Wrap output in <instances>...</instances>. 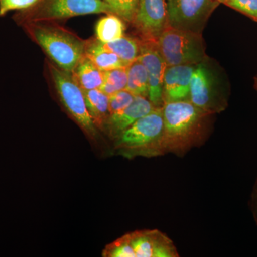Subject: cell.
Wrapping results in <instances>:
<instances>
[{
	"instance_id": "cell-21",
	"label": "cell",
	"mask_w": 257,
	"mask_h": 257,
	"mask_svg": "<svg viewBox=\"0 0 257 257\" xmlns=\"http://www.w3.org/2000/svg\"><path fill=\"white\" fill-rule=\"evenodd\" d=\"M109 5L114 15L123 20L133 23L140 0H103Z\"/></svg>"
},
{
	"instance_id": "cell-24",
	"label": "cell",
	"mask_w": 257,
	"mask_h": 257,
	"mask_svg": "<svg viewBox=\"0 0 257 257\" xmlns=\"http://www.w3.org/2000/svg\"><path fill=\"white\" fill-rule=\"evenodd\" d=\"M39 0H0V16L13 10H25L34 6Z\"/></svg>"
},
{
	"instance_id": "cell-26",
	"label": "cell",
	"mask_w": 257,
	"mask_h": 257,
	"mask_svg": "<svg viewBox=\"0 0 257 257\" xmlns=\"http://www.w3.org/2000/svg\"><path fill=\"white\" fill-rule=\"evenodd\" d=\"M254 89L257 91V75L254 77Z\"/></svg>"
},
{
	"instance_id": "cell-25",
	"label": "cell",
	"mask_w": 257,
	"mask_h": 257,
	"mask_svg": "<svg viewBox=\"0 0 257 257\" xmlns=\"http://www.w3.org/2000/svg\"><path fill=\"white\" fill-rule=\"evenodd\" d=\"M251 204L253 217L257 224V179L253 189Z\"/></svg>"
},
{
	"instance_id": "cell-17",
	"label": "cell",
	"mask_w": 257,
	"mask_h": 257,
	"mask_svg": "<svg viewBox=\"0 0 257 257\" xmlns=\"http://www.w3.org/2000/svg\"><path fill=\"white\" fill-rule=\"evenodd\" d=\"M101 45L128 64L138 60L141 52L142 41L124 35L114 41L101 43Z\"/></svg>"
},
{
	"instance_id": "cell-3",
	"label": "cell",
	"mask_w": 257,
	"mask_h": 257,
	"mask_svg": "<svg viewBox=\"0 0 257 257\" xmlns=\"http://www.w3.org/2000/svg\"><path fill=\"white\" fill-rule=\"evenodd\" d=\"M30 36L59 68L72 73L84 57L86 42L64 29L37 23H23Z\"/></svg>"
},
{
	"instance_id": "cell-9",
	"label": "cell",
	"mask_w": 257,
	"mask_h": 257,
	"mask_svg": "<svg viewBox=\"0 0 257 257\" xmlns=\"http://www.w3.org/2000/svg\"><path fill=\"white\" fill-rule=\"evenodd\" d=\"M168 25L178 30L202 34L217 0H166Z\"/></svg>"
},
{
	"instance_id": "cell-18",
	"label": "cell",
	"mask_w": 257,
	"mask_h": 257,
	"mask_svg": "<svg viewBox=\"0 0 257 257\" xmlns=\"http://www.w3.org/2000/svg\"><path fill=\"white\" fill-rule=\"evenodd\" d=\"M95 30L98 41L107 43L124 36L125 26L122 19L114 14H108L97 22Z\"/></svg>"
},
{
	"instance_id": "cell-20",
	"label": "cell",
	"mask_w": 257,
	"mask_h": 257,
	"mask_svg": "<svg viewBox=\"0 0 257 257\" xmlns=\"http://www.w3.org/2000/svg\"><path fill=\"white\" fill-rule=\"evenodd\" d=\"M126 68L127 67L104 72V82L99 89L101 92L109 96L123 89H126L127 84Z\"/></svg>"
},
{
	"instance_id": "cell-4",
	"label": "cell",
	"mask_w": 257,
	"mask_h": 257,
	"mask_svg": "<svg viewBox=\"0 0 257 257\" xmlns=\"http://www.w3.org/2000/svg\"><path fill=\"white\" fill-rule=\"evenodd\" d=\"M177 247L165 233L157 229H144L126 233L109 244L104 257H177Z\"/></svg>"
},
{
	"instance_id": "cell-12",
	"label": "cell",
	"mask_w": 257,
	"mask_h": 257,
	"mask_svg": "<svg viewBox=\"0 0 257 257\" xmlns=\"http://www.w3.org/2000/svg\"><path fill=\"white\" fill-rule=\"evenodd\" d=\"M155 108L156 106L153 105L148 98L136 96L133 102L124 110L111 114L101 130L111 140H115L135 121L151 112Z\"/></svg>"
},
{
	"instance_id": "cell-23",
	"label": "cell",
	"mask_w": 257,
	"mask_h": 257,
	"mask_svg": "<svg viewBox=\"0 0 257 257\" xmlns=\"http://www.w3.org/2000/svg\"><path fill=\"white\" fill-rule=\"evenodd\" d=\"M222 3L257 22V0H223Z\"/></svg>"
},
{
	"instance_id": "cell-7",
	"label": "cell",
	"mask_w": 257,
	"mask_h": 257,
	"mask_svg": "<svg viewBox=\"0 0 257 257\" xmlns=\"http://www.w3.org/2000/svg\"><path fill=\"white\" fill-rule=\"evenodd\" d=\"M28 14L19 15L16 20L21 24L42 20H63L90 14H114L103 0H39Z\"/></svg>"
},
{
	"instance_id": "cell-14",
	"label": "cell",
	"mask_w": 257,
	"mask_h": 257,
	"mask_svg": "<svg viewBox=\"0 0 257 257\" xmlns=\"http://www.w3.org/2000/svg\"><path fill=\"white\" fill-rule=\"evenodd\" d=\"M84 56L103 72L124 68L130 65L116 54L104 48L101 42L97 40L87 43L86 42Z\"/></svg>"
},
{
	"instance_id": "cell-10",
	"label": "cell",
	"mask_w": 257,
	"mask_h": 257,
	"mask_svg": "<svg viewBox=\"0 0 257 257\" xmlns=\"http://www.w3.org/2000/svg\"><path fill=\"white\" fill-rule=\"evenodd\" d=\"M133 23L143 41L156 42L168 25L166 0H140Z\"/></svg>"
},
{
	"instance_id": "cell-2",
	"label": "cell",
	"mask_w": 257,
	"mask_h": 257,
	"mask_svg": "<svg viewBox=\"0 0 257 257\" xmlns=\"http://www.w3.org/2000/svg\"><path fill=\"white\" fill-rule=\"evenodd\" d=\"M114 142V152L125 158L165 155L162 107L155 108L135 121Z\"/></svg>"
},
{
	"instance_id": "cell-27",
	"label": "cell",
	"mask_w": 257,
	"mask_h": 257,
	"mask_svg": "<svg viewBox=\"0 0 257 257\" xmlns=\"http://www.w3.org/2000/svg\"><path fill=\"white\" fill-rule=\"evenodd\" d=\"M218 2H219L220 3H222L223 0H217Z\"/></svg>"
},
{
	"instance_id": "cell-11",
	"label": "cell",
	"mask_w": 257,
	"mask_h": 257,
	"mask_svg": "<svg viewBox=\"0 0 257 257\" xmlns=\"http://www.w3.org/2000/svg\"><path fill=\"white\" fill-rule=\"evenodd\" d=\"M140 60L146 68L149 80L148 99L156 107H162L163 101L164 78L167 64L155 42L142 40Z\"/></svg>"
},
{
	"instance_id": "cell-22",
	"label": "cell",
	"mask_w": 257,
	"mask_h": 257,
	"mask_svg": "<svg viewBox=\"0 0 257 257\" xmlns=\"http://www.w3.org/2000/svg\"><path fill=\"white\" fill-rule=\"evenodd\" d=\"M135 96L126 89L119 91L109 96V112L110 115L124 110L135 100Z\"/></svg>"
},
{
	"instance_id": "cell-8",
	"label": "cell",
	"mask_w": 257,
	"mask_h": 257,
	"mask_svg": "<svg viewBox=\"0 0 257 257\" xmlns=\"http://www.w3.org/2000/svg\"><path fill=\"white\" fill-rule=\"evenodd\" d=\"M51 77L59 97L69 114L92 140L97 139L98 128L91 117L86 105L82 88L70 72L50 64Z\"/></svg>"
},
{
	"instance_id": "cell-19",
	"label": "cell",
	"mask_w": 257,
	"mask_h": 257,
	"mask_svg": "<svg viewBox=\"0 0 257 257\" xmlns=\"http://www.w3.org/2000/svg\"><path fill=\"white\" fill-rule=\"evenodd\" d=\"M127 84L126 89L135 96L148 98L149 80L146 68L140 60H136L128 66Z\"/></svg>"
},
{
	"instance_id": "cell-15",
	"label": "cell",
	"mask_w": 257,
	"mask_h": 257,
	"mask_svg": "<svg viewBox=\"0 0 257 257\" xmlns=\"http://www.w3.org/2000/svg\"><path fill=\"white\" fill-rule=\"evenodd\" d=\"M74 79L83 90L100 89L104 74L84 56L72 72Z\"/></svg>"
},
{
	"instance_id": "cell-1",
	"label": "cell",
	"mask_w": 257,
	"mask_h": 257,
	"mask_svg": "<svg viewBox=\"0 0 257 257\" xmlns=\"http://www.w3.org/2000/svg\"><path fill=\"white\" fill-rule=\"evenodd\" d=\"M164 145L165 153L183 156L207 140L213 114L189 100L164 103Z\"/></svg>"
},
{
	"instance_id": "cell-6",
	"label": "cell",
	"mask_w": 257,
	"mask_h": 257,
	"mask_svg": "<svg viewBox=\"0 0 257 257\" xmlns=\"http://www.w3.org/2000/svg\"><path fill=\"white\" fill-rule=\"evenodd\" d=\"M156 44L167 66L196 65L207 57L202 34L168 26Z\"/></svg>"
},
{
	"instance_id": "cell-16",
	"label": "cell",
	"mask_w": 257,
	"mask_h": 257,
	"mask_svg": "<svg viewBox=\"0 0 257 257\" xmlns=\"http://www.w3.org/2000/svg\"><path fill=\"white\" fill-rule=\"evenodd\" d=\"M83 92L88 111L96 127L101 130L110 116L109 96L99 89L83 90Z\"/></svg>"
},
{
	"instance_id": "cell-5",
	"label": "cell",
	"mask_w": 257,
	"mask_h": 257,
	"mask_svg": "<svg viewBox=\"0 0 257 257\" xmlns=\"http://www.w3.org/2000/svg\"><path fill=\"white\" fill-rule=\"evenodd\" d=\"M189 101L213 115L224 111L228 105V94L207 57L196 65L193 72Z\"/></svg>"
},
{
	"instance_id": "cell-13",
	"label": "cell",
	"mask_w": 257,
	"mask_h": 257,
	"mask_svg": "<svg viewBox=\"0 0 257 257\" xmlns=\"http://www.w3.org/2000/svg\"><path fill=\"white\" fill-rule=\"evenodd\" d=\"M196 65L167 66L164 78V103L189 100L191 79Z\"/></svg>"
}]
</instances>
